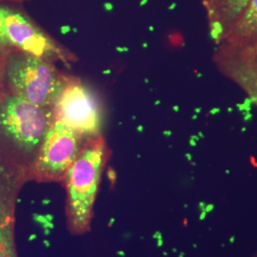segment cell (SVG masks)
<instances>
[{
    "label": "cell",
    "instance_id": "1",
    "mask_svg": "<svg viewBox=\"0 0 257 257\" xmlns=\"http://www.w3.org/2000/svg\"><path fill=\"white\" fill-rule=\"evenodd\" d=\"M110 151L103 136L87 138L65 175L66 226L72 235L91 230L93 206Z\"/></svg>",
    "mask_w": 257,
    "mask_h": 257
},
{
    "label": "cell",
    "instance_id": "2",
    "mask_svg": "<svg viewBox=\"0 0 257 257\" xmlns=\"http://www.w3.org/2000/svg\"><path fill=\"white\" fill-rule=\"evenodd\" d=\"M53 121V108L0 92V150L19 164L30 169Z\"/></svg>",
    "mask_w": 257,
    "mask_h": 257
},
{
    "label": "cell",
    "instance_id": "3",
    "mask_svg": "<svg viewBox=\"0 0 257 257\" xmlns=\"http://www.w3.org/2000/svg\"><path fill=\"white\" fill-rule=\"evenodd\" d=\"M6 89L33 105L53 108L72 77L51 63L25 53L12 52L3 64Z\"/></svg>",
    "mask_w": 257,
    "mask_h": 257
},
{
    "label": "cell",
    "instance_id": "4",
    "mask_svg": "<svg viewBox=\"0 0 257 257\" xmlns=\"http://www.w3.org/2000/svg\"><path fill=\"white\" fill-rule=\"evenodd\" d=\"M86 139L77 131L54 119L29 169L30 181L63 183L65 175Z\"/></svg>",
    "mask_w": 257,
    "mask_h": 257
},
{
    "label": "cell",
    "instance_id": "5",
    "mask_svg": "<svg viewBox=\"0 0 257 257\" xmlns=\"http://www.w3.org/2000/svg\"><path fill=\"white\" fill-rule=\"evenodd\" d=\"M0 19L5 36L16 51L51 63L61 62L67 67L77 61L73 52L56 41L25 13L0 5Z\"/></svg>",
    "mask_w": 257,
    "mask_h": 257
},
{
    "label": "cell",
    "instance_id": "6",
    "mask_svg": "<svg viewBox=\"0 0 257 257\" xmlns=\"http://www.w3.org/2000/svg\"><path fill=\"white\" fill-rule=\"evenodd\" d=\"M54 119L80 133L86 138L102 136V109L92 90L72 75L53 107Z\"/></svg>",
    "mask_w": 257,
    "mask_h": 257
},
{
    "label": "cell",
    "instance_id": "7",
    "mask_svg": "<svg viewBox=\"0 0 257 257\" xmlns=\"http://www.w3.org/2000/svg\"><path fill=\"white\" fill-rule=\"evenodd\" d=\"M29 181V169L0 150V257H19L16 210L19 193Z\"/></svg>",
    "mask_w": 257,
    "mask_h": 257
},
{
    "label": "cell",
    "instance_id": "8",
    "mask_svg": "<svg viewBox=\"0 0 257 257\" xmlns=\"http://www.w3.org/2000/svg\"><path fill=\"white\" fill-rule=\"evenodd\" d=\"M213 62L230 80L257 102V38L241 42L222 41Z\"/></svg>",
    "mask_w": 257,
    "mask_h": 257
},
{
    "label": "cell",
    "instance_id": "9",
    "mask_svg": "<svg viewBox=\"0 0 257 257\" xmlns=\"http://www.w3.org/2000/svg\"><path fill=\"white\" fill-rule=\"evenodd\" d=\"M249 0H203L211 37L220 44L246 9Z\"/></svg>",
    "mask_w": 257,
    "mask_h": 257
},
{
    "label": "cell",
    "instance_id": "10",
    "mask_svg": "<svg viewBox=\"0 0 257 257\" xmlns=\"http://www.w3.org/2000/svg\"><path fill=\"white\" fill-rule=\"evenodd\" d=\"M257 38V0L249 2L223 41L241 42Z\"/></svg>",
    "mask_w": 257,
    "mask_h": 257
},
{
    "label": "cell",
    "instance_id": "11",
    "mask_svg": "<svg viewBox=\"0 0 257 257\" xmlns=\"http://www.w3.org/2000/svg\"><path fill=\"white\" fill-rule=\"evenodd\" d=\"M14 51L16 50L10 44L7 37L5 36L4 29L0 19V67H3V64L7 59L8 55Z\"/></svg>",
    "mask_w": 257,
    "mask_h": 257
},
{
    "label": "cell",
    "instance_id": "12",
    "mask_svg": "<svg viewBox=\"0 0 257 257\" xmlns=\"http://www.w3.org/2000/svg\"><path fill=\"white\" fill-rule=\"evenodd\" d=\"M7 90L6 85H5V80H4V74H3V69L0 67V92Z\"/></svg>",
    "mask_w": 257,
    "mask_h": 257
},
{
    "label": "cell",
    "instance_id": "13",
    "mask_svg": "<svg viewBox=\"0 0 257 257\" xmlns=\"http://www.w3.org/2000/svg\"><path fill=\"white\" fill-rule=\"evenodd\" d=\"M27 0H0V2H22Z\"/></svg>",
    "mask_w": 257,
    "mask_h": 257
},
{
    "label": "cell",
    "instance_id": "14",
    "mask_svg": "<svg viewBox=\"0 0 257 257\" xmlns=\"http://www.w3.org/2000/svg\"><path fill=\"white\" fill-rule=\"evenodd\" d=\"M256 104H257V102H256Z\"/></svg>",
    "mask_w": 257,
    "mask_h": 257
},
{
    "label": "cell",
    "instance_id": "15",
    "mask_svg": "<svg viewBox=\"0 0 257 257\" xmlns=\"http://www.w3.org/2000/svg\"><path fill=\"white\" fill-rule=\"evenodd\" d=\"M257 257V256H256Z\"/></svg>",
    "mask_w": 257,
    "mask_h": 257
}]
</instances>
